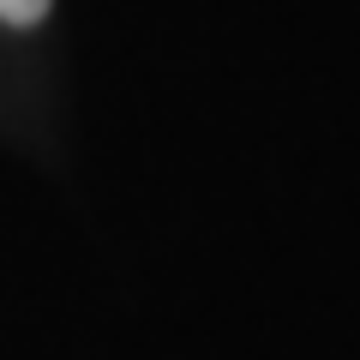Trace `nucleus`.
I'll return each mask as SVG.
<instances>
[{"label": "nucleus", "mask_w": 360, "mask_h": 360, "mask_svg": "<svg viewBox=\"0 0 360 360\" xmlns=\"http://www.w3.org/2000/svg\"><path fill=\"white\" fill-rule=\"evenodd\" d=\"M42 13H49V0H0V18L6 25H37Z\"/></svg>", "instance_id": "1"}]
</instances>
